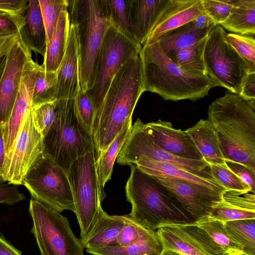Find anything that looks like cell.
Returning a JSON list of instances; mask_svg holds the SVG:
<instances>
[{
  "mask_svg": "<svg viewBox=\"0 0 255 255\" xmlns=\"http://www.w3.org/2000/svg\"><path fill=\"white\" fill-rule=\"evenodd\" d=\"M56 94V72L46 71L40 65L33 92L32 107L57 100Z\"/></svg>",
  "mask_w": 255,
  "mask_h": 255,
  "instance_id": "e575fe53",
  "label": "cell"
},
{
  "mask_svg": "<svg viewBox=\"0 0 255 255\" xmlns=\"http://www.w3.org/2000/svg\"><path fill=\"white\" fill-rule=\"evenodd\" d=\"M135 165L143 172L152 176L185 180L220 191L227 190L215 179L196 175L172 163L143 158L139 160Z\"/></svg>",
  "mask_w": 255,
  "mask_h": 255,
  "instance_id": "cb8c5ba5",
  "label": "cell"
},
{
  "mask_svg": "<svg viewBox=\"0 0 255 255\" xmlns=\"http://www.w3.org/2000/svg\"><path fill=\"white\" fill-rule=\"evenodd\" d=\"M141 47L131 35L111 21L98 55L93 86L87 92L93 101L95 117L100 111L113 79L123 65L139 54Z\"/></svg>",
  "mask_w": 255,
  "mask_h": 255,
  "instance_id": "52a82bcc",
  "label": "cell"
},
{
  "mask_svg": "<svg viewBox=\"0 0 255 255\" xmlns=\"http://www.w3.org/2000/svg\"><path fill=\"white\" fill-rule=\"evenodd\" d=\"M143 125L137 119L132 126L130 135L117 156L119 164L130 166L141 159L148 158L172 163L196 175L214 179L205 160L185 159L166 151L153 142L144 130Z\"/></svg>",
  "mask_w": 255,
  "mask_h": 255,
  "instance_id": "7c38bea8",
  "label": "cell"
},
{
  "mask_svg": "<svg viewBox=\"0 0 255 255\" xmlns=\"http://www.w3.org/2000/svg\"><path fill=\"white\" fill-rule=\"evenodd\" d=\"M194 26L199 29L209 28L215 25L213 20L204 11L192 21Z\"/></svg>",
  "mask_w": 255,
  "mask_h": 255,
  "instance_id": "f907efd6",
  "label": "cell"
},
{
  "mask_svg": "<svg viewBox=\"0 0 255 255\" xmlns=\"http://www.w3.org/2000/svg\"><path fill=\"white\" fill-rule=\"evenodd\" d=\"M161 255H183L179 254L177 252H176L175 251H172V250L164 249V250Z\"/></svg>",
  "mask_w": 255,
  "mask_h": 255,
  "instance_id": "11a10c76",
  "label": "cell"
},
{
  "mask_svg": "<svg viewBox=\"0 0 255 255\" xmlns=\"http://www.w3.org/2000/svg\"><path fill=\"white\" fill-rule=\"evenodd\" d=\"M130 167L126 193L131 210L124 215L127 219L153 231L165 225L193 223L177 200L153 176L135 164Z\"/></svg>",
  "mask_w": 255,
  "mask_h": 255,
  "instance_id": "277c9868",
  "label": "cell"
},
{
  "mask_svg": "<svg viewBox=\"0 0 255 255\" xmlns=\"http://www.w3.org/2000/svg\"><path fill=\"white\" fill-rule=\"evenodd\" d=\"M127 219V223L121 230L117 237V246H126L136 242L141 238L146 230L128 219Z\"/></svg>",
  "mask_w": 255,
  "mask_h": 255,
  "instance_id": "7bdbcfd3",
  "label": "cell"
},
{
  "mask_svg": "<svg viewBox=\"0 0 255 255\" xmlns=\"http://www.w3.org/2000/svg\"><path fill=\"white\" fill-rule=\"evenodd\" d=\"M70 22L77 28L79 48V76L82 91L93 86L99 52L111 24L106 0H69Z\"/></svg>",
  "mask_w": 255,
  "mask_h": 255,
  "instance_id": "5b68a950",
  "label": "cell"
},
{
  "mask_svg": "<svg viewBox=\"0 0 255 255\" xmlns=\"http://www.w3.org/2000/svg\"><path fill=\"white\" fill-rule=\"evenodd\" d=\"M227 167L255 193V172L239 163L225 160Z\"/></svg>",
  "mask_w": 255,
  "mask_h": 255,
  "instance_id": "f6af8a7d",
  "label": "cell"
},
{
  "mask_svg": "<svg viewBox=\"0 0 255 255\" xmlns=\"http://www.w3.org/2000/svg\"><path fill=\"white\" fill-rule=\"evenodd\" d=\"M25 24L24 15L0 11V35L19 33Z\"/></svg>",
  "mask_w": 255,
  "mask_h": 255,
  "instance_id": "ee69618b",
  "label": "cell"
},
{
  "mask_svg": "<svg viewBox=\"0 0 255 255\" xmlns=\"http://www.w3.org/2000/svg\"><path fill=\"white\" fill-rule=\"evenodd\" d=\"M3 128L0 126V182H3L2 176L6 158L5 145Z\"/></svg>",
  "mask_w": 255,
  "mask_h": 255,
  "instance_id": "f5cc1de1",
  "label": "cell"
},
{
  "mask_svg": "<svg viewBox=\"0 0 255 255\" xmlns=\"http://www.w3.org/2000/svg\"><path fill=\"white\" fill-rule=\"evenodd\" d=\"M153 177L177 200L193 223L209 217L222 198L223 191L185 180Z\"/></svg>",
  "mask_w": 255,
  "mask_h": 255,
  "instance_id": "5bb4252c",
  "label": "cell"
},
{
  "mask_svg": "<svg viewBox=\"0 0 255 255\" xmlns=\"http://www.w3.org/2000/svg\"><path fill=\"white\" fill-rule=\"evenodd\" d=\"M239 95L255 109V72L247 74L242 83Z\"/></svg>",
  "mask_w": 255,
  "mask_h": 255,
  "instance_id": "7dc6e473",
  "label": "cell"
},
{
  "mask_svg": "<svg viewBox=\"0 0 255 255\" xmlns=\"http://www.w3.org/2000/svg\"><path fill=\"white\" fill-rule=\"evenodd\" d=\"M226 33L219 24L208 31L203 51L206 75L219 86L239 94L247 74L255 71L226 40Z\"/></svg>",
  "mask_w": 255,
  "mask_h": 255,
  "instance_id": "30bf717a",
  "label": "cell"
},
{
  "mask_svg": "<svg viewBox=\"0 0 255 255\" xmlns=\"http://www.w3.org/2000/svg\"><path fill=\"white\" fill-rule=\"evenodd\" d=\"M185 130L208 164L226 165L216 131L209 120L201 119Z\"/></svg>",
  "mask_w": 255,
  "mask_h": 255,
  "instance_id": "484cf974",
  "label": "cell"
},
{
  "mask_svg": "<svg viewBox=\"0 0 255 255\" xmlns=\"http://www.w3.org/2000/svg\"><path fill=\"white\" fill-rule=\"evenodd\" d=\"M225 39L255 71V36L227 32Z\"/></svg>",
  "mask_w": 255,
  "mask_h": 255,
  "instance_id": "74e56055",
  "label": "cell"
},
{
  "mask_svg": "<svg viewBox=\"0 0 255 255\" xmlns=\"http://www.w3.org/2000/svg\"><path fill=\"white\" fill-rule=\"evenodd\" d=\"M168 0H130V20L133 38L145 43Z\"/></svg>",
  "mask_w": 255,
  "mask_h": 255,
  "instance_id": "7402d4cb",
  "label": "cell"
},
{
  "mask_svg": "<svg viewBox=\"0 0 255 255\" xmlns=\"http://www.w3.org/2000/svg\"><path fill=\"white\" fill-rule=\"evenodd\" d=\"M70 25L68 9H64L60 12L56 29L46 45L44 61L41 65L46 71H57L65 52Z\"/></svg>",
  "mask_w": 255,
  "mask_h": 255,
  "instance_id": "f1b7e54d",
  "label": "cell"
},
{
  "mask_svg": "<svg viewBox=\"0 0 255 255\" xmlns=\"http://www.w3.org/2000/svg\"><path fill=\"white\" fill-rule=\"evenodd\" d=\"M39 66L32 59L24 66L14 105L9 120L3 128L6 156L11 150L21 125L31 109L33 92Z\"/></svg>",
  "mask_w": 255,
  "mask_h": 255,
  "instance_id": "ac0fdd59",
  "label": "cell"
},
{
  "mask_svg": "<svg viewBox=\"0 0 255 255\" xmlns=\"http://www.w3.org/2000/svg\"><path fill=\"white\" fill-rule=\"evenodd\" d=\"M57 100L31 107L33 123L37 130L44 137L51 128L55 116Z\"/></svg>",
  "mask_w": 255,
  "mask_h": 255,
  "instance_id": "f35d334b",
  "label": "cell"
},
{
  "mask_svg": "<svg viewBox=\"0 0 255 255\" xmlns=\"http://www.w3.org/2000/svg\"><path fill=\"white\" fill-rule=\"evenodd\" d=\"M233 240L248 255H255V219H240L224 222Z\"/></svg>",
  "mask_w": 255,
  "mask_h": 255,
  "instance_id": "d6a6232c",
  "label": "cell"
},
{
  "mask_svg": "<svg viewBox=\"0 0 255 255\" xmlns=\"http://www.w3.org/2000/svg\"><path fill=\"white\" fill-rule=\"evenodd\" d=\"M206 37L192 45L177 51L170 59L181 69L189 73L207 76L203 60Z\"/></svg>",
  "mask_w": 255,
  "mask_h": 255,
  "instance_id": "1f68e13d",
  "label": "cell"
},
{
  "mask_svg": "<svg viewBox=\"0 0 255 255\" xmlns=\"http://www.w3.org/2000/svg\"><path fill=\"white\" fill-rule=\"evenodd\" d=\"M28 0H0V11L22 15L25 11Z\"/></svg>",
  "mask_w": 255,
  "mask_h": 255,
  "instance_id": "c3c4849f",
  "label": "cell"
},
{
  "mask_svg": "<svg viewBox=\"0 0 255 255\" xmlns=\"http://www.w3.org/2000/svg\"><path fill=\"white\" fill-rule=\"evenodd\" d=\"M229 255H248L245 254L243 252H240V253L230 254Z\"/></svg>",
  "mask_w": 255,
  "mask_h": 255,
  "instance_id": "9f6ffc18",
  "label": "cell"
},
{
  "mask_svg": "<svg viewBox=\"0 0 255 255\" xmlns=\"http://www.w3.org/2000/svg\"><path fill=\"white\" fill-rule=\"evenodd\" d=\"M19 35V33L8 35H0V58L5 56L10 50Z\"/></svg>",
  "mask_w": 255,
  "mask_h": 255,
  "instance_id": "681fc988",
  "label": "cell"
},
{
  "mask_svg": "<svg viewBox=\"0 0 255 255\" xmlns=\"http://www.w3.org/2000/svg\"><path fill=\"white\" fill-rule=\"evenodd\" d=\"M43 138L34 126L31 109L21 125L11 150L6 156L3 182L7 181L14 185L22 184L28 170L43 152Z\"/></svg>",
  "mask_w": 255,
  "mask_h": 255,
  "instance_id": "4fadbf2b",
  "label": "cell"
},
{
  "mask_svg": "<svg viewBox=\"0 0 255 255\" xmlns=\"http://www.w3.org/2000/svg\"><path fill=\"white\" fill-rule=\"evenodd\" d=\"M43 143V153L67 174L71 164L94 145L76 116L75 99L57 100L55 118Z\"/></svg>",
  "mask_w": 255,
  "mask_h": 255,
  "instance_id": "8992f818",
  "label": "cell"
},
{
  "mask_svg": "<svg viewBox=\"0 0 255 255\" xmlns=\"http://www.w3.org/2000/svg\"><path fill=\"white\" fill-rule=\"evenodd\" d=\"M32 199L61 213L75 212V203L67 173L43 152L31 165L22 184Z\"/></svg>",
  "mask_w": 255,
  "mask_h": 255,
  "instance_id": "8fae6325",
  "label": "cell"
},
{
  "mask_svg": "<svg viewBox=\"0 0 255 255\" xmlns=\"http://www.w3.org/2000/svg\"><path fill=\"white\" fill-rule=\"evenodd\" d=\"M9 185L0 182V203L11 205L25 199L16 186Z\"/></svg>",
  "mask_w": 255,
  "mask_h": 255,
  "instance_id": "bcb514c9",
  "label": "cell"
},
{
  "mask_svg": "<svg viewBox=\"0 0 255 255\" xmlns=\"http://www.w3.org/2000/svg\"><path fill=\"white\" fill-rule=\"evenodd\" d=\"M210 28L199 29L191 21L163 34L154 42L158 44L164 53L170 59L177 51L205 38Z\"/></svg>",
  "mask_w": 255,
  "mask_h": 255,
  "instance_id": "4316f807",
  "label": "cell"
},
{
  "mask_svg": "<svg viewBox=\"0 0 255 255\" xmlns=\"http://www.w3.org/2000/svg\"><path fill=\"white\" fill-rule=\"evenodd\" d=\"M56 74L57 100L75 99L81 88L78 31L77 26L72 22L65 52Z\"/></svg>",
  "mask_w": 255,
  "mask_h": 255,
  "instance_id": "d6986e66",
  "label": "cell"
},
{
  "mask_svg": "<svg viewBox=\"0 0 255 255\" xmlns=\"http://www.w3.org/2000/svg\"><path fill=\"white\" fill-rule=\"evenodd\" d=\"M237 0H202L204 12L215 24H220L228 17L231 9Z\"/></svg>",
  "mask_w": 255,
  "mask_h": 255,
  "instance_id": "b9f144b4",
  "label": "cell"
},
{
  "mask_svg": "<svg viewBox=\"0 0 255 255\" xmlns=\"http://www.w3.org/2000/svg\"><path fill=\"white\" fill-rule=\"evenodd\" d=\"M220 25L233 33L255 36V0H237L227 18Z\"/></svg>",
  "mask_w": 255,
  "mask_h": 255,
  "instance_id": "4dcf8cb0",
  "label": "cell"
},
{
  "mask_svg": "<svg viewBox=\"0 0 255 255\" xmlns=\"http://www.w3.org/2000/svg\"><path fill=\"white\" fill-rule=\"evenodd\" d=\"M29 212L41 255H84L80 239L74 234L67 218L49 206L30 199Z\"/></svg>",
  "mask_w": 255,
  "mask_h": 255,
  "instance_id": "9c48e42d",
  "label": "cell"
},
{
  "mask_svg": "<svg viewBox=\"0 0 255 255\" xmlns=\"http://www.w3.org/2000/svg\"><path fill=\"white\" fill-rule=\"evenodd\" d=\"M132 126L131 120L117 135L108 148L96 159V172L101 202L106 196L104 191L105 184L111 178L114 164L119 152L130 135Z\"/></svg>",
  "mask_w": 255,
  "mask_h": 255,
  "instance_id": "83f0119b",
  "label": "cell"
},
{
  "mask_svg": "<svg viewBox=\"0 0 255 255\" xmlns=\"http://www.w3.org/2000/svg\"><path fill=\"white\" fill-rule=\"evenodd\" d=\"M210 218L223 222L255 219V194L251 192L226 190L214 208Z\"/></svg>",
  "mask_w": 255,
  "mask_h": 255,
  "instance_id": "44dd1931",
  "label": "cell"
},
{
  "mask_svg": "<svg viewBox=\"0 0 255 255\" xmlns=\"http://www.w3.org/2000/svg\"><path fill=\"white\" fill-rule=\"evenodd\" d=\"M164 249L183 255H229L195 223L169 225L157 229Z\"/></svg>",
  "mask_w": 255,
  "mask_h": 255,
  "instance_id": "9a60e30c",
  "label": "cell"
},
{
  "mask_svg": "<svg viewBox=\"0 0 255 255\" xmlns=\"http://www.w3.org/2000/svg\"><path fill=\"white\" fill-rule=\"evenodd\" d=\"M208 164L212 177L227 190L252 192L250 187L232 172L226 165Z\"/></svg>",
  "mask_w": 255,
  "mask_h": 255,
  "instance_id": "60d3db41",
  "label": "cell"
},
{
  "mask_svg": "<svg viewBox=\"0 0 255 255\" xmlns=\"http://www.w3.org/2000/svg\"><path fill=\"white\" fill-rule=\"evenodd\" d=\"M0 255H22L0 233Z\"/></svg>",
  "mask_w": 255,
  "mask_h": 255,
  "instance_id": "816d5d0a",
  "label": "cell"
},
{
  "mask_svg": "<svg viewBox=\"0 0 255 255\" xmlns=\"http://www.w3.org/2000/svg\"><path fill=\"white\" fill-rule=\"evenodd\" d=\"M96 158L94 145L76 159L67 172L81 239L89 233L103 211L96 172Z\"/></svg>",
  "mask_w": 255,
  "mask_h": 255,
  "instance_id": "ba28073f",
  "label": "cell"
},
{
  "mask_svg": "<svg viewBox=\"0 0 255 255\" xmlns=\"http://www.w3.org/2000/svg\"><path fill=\"white\" fill-rule=\"evenodd\" d=\"M195 223L229 254L243 252L241 247L228 233L223 222L208 217Z\"/></svg>",
  "mask_w": 255,
  "mask_h": 255,
  "instance_id": "836d02e7",
  "label": "cell"
},
{
  "mask_svg": "<svg viewBox=\"0 0 255 255\" xmlns=\"http://www.w3.org/2000/svg\"><path fill=\"white\" fill-rule=\"evenodd\" d=\"M144 92L139 54L123 65L116 74L95 117L93 139L96 158L132 120L137 102Z\"/></svg>",
  "mask_w": 255,
  "mask_h": 255,
  "instance_id": "7a4b0ae2",
  "label": "cell"
},
{
  "mask_svg": "<svg viewBox=\"0 0 255 255\" xmlns=\"http://www.w3.org/2000/svg\"><path fill=\"white\" fill-rule=\"evenodd\" d=\"M255 111L239 94L227 90L209 106L208 120L216 131L225 160L255 172Z\"/></svg>",
  "mask_w": 255,
  "mask_h": 255,
  "instance_id": "6da1fadb",
  "label": "cell"
},
{
  "mask_svg": "<svg viewBox=\"0 0 255 255\" xmlns=\"http://www.w3.org/2000/svg\"><path fill=\"white\" fill-rule=\"evenodd\" d=\"M46 34V45L56 29L60 12L68 9V0H39Z\"/></svg>",
  "mask_w": 255,
  "mask_h": 255,
  "instance_id": "d590c367",
  "label": "cell"
},
{
  "mask_svg": "<svg viewBox=\"0 0 255 255\" xmlns=\"http://www.w3.org/2000/svg\"><path fill=\"white\" fill-rule=\"evenodd\" d=\"M76 116L87 133L93 137V125L96 113L90 95L81 90L75 98Z\"/></svg>",
  "mask_w": 255,
  "mask_h": 255,
  "instance_id": "8d00e7d4",
  "label": "cell"
},
{
  "mask_svg": "<svg viewBox=\"0 0 255 255\" xmlns=\"http://www.w3.org/2000/svg\"><path fill=\"white\" fill-rule=\"evenodd\" d=\"M106 1L111 21L133 37L130 20V0H106Z\"/></svg>",
  "mask_w": 255,
  "mask_h": 255,
  "instance_id": "ab89813d",
  "label": "cell"
},
{
  "mask_svg": "<svg viewBox=\"0 0 255 255\" xmlns=\"http://www.w3.org/2000/svg\"><path fill=\"white\" fill-rule=\"evenodd\" d=\"M139 56L145 92L156 93L165 100L195 101L219 86L208 76L193 75L181 69L156 42L142 46Z\"/></svg>",
  "mask_w": 255,
  "mask_h": 255,
  "instance_id": "3957f363",
  "label": "cell"
},
{
  "mask_svg": "<svg viewBox=\"0 0 255 255\" xmlns=\"http://www.w3.org/2000/svg\"><path fill=\"white\" fill-rule=\"evenodd\" d=\"M204 11L202 0H168L144 45L154 43L163 34L192 21Z\"/></svg>",
  "mask_w": 255,
  "mask_h": 255,
  "instance_id": "ffe728a7",
  "label": "cell"
},
{
  "mask_svg": "<svg viewBox=\"0 0 255 255\" xmlns=\"http://www.w3.org/2000/svg\"><path fill=\"white\" fill-rule=\"evenodd\" d=\"M31 51L19 34L6 55V61L0 79V126L7 124L19 89L24 66L32 59Z\"/></svg>",
  "mask_w": 255,
  "mask_h": 255,
  "instance_id": "2e32d148",
  "label": "cell"
},
{
  "mask_svg": "<svg viewBox=\"0 0 255 255\" xmlns=\"http://www.w3.org/2000/svg\"><path fill=\"white\" fill-rule=\"evenodd\" d=\"M24 13L25 24L19 31L20 36L31 51L44 56L46 34L39 0H28Z\"/></svg>",
  "mask_w": 255,
  "mask_h": 255,
  "instance_id": "d4e9b609",
  "label": "cell"
},
{
  "mask_svg": "<svg viewBox=\"0 0 255 255\" xmlns=\"http://www.w3.org/2000/svg\"><path fill=\"white\" fill-rule=\"evenodd\" d=\"M128 220L124 215H109L104 210L89 233L81 239L84 249L117 246V238Z\"/></svg>",
  "mask_w": 255,
  "mask_h": 255,
  "instance_id": "603a6c76",
  "label": "cell"
},
{
  "mask_svg": "<svg viewBox=\"0 0 255 255\" xmlns=\"http://www.w3.org/2000/svg\"><path fill=\"white\" fill-rule=\"evenodd\" d=\"M163 243L156 231L146 229L136 242L126 246L86 250L92 255H161Z\"/></svg>",
  "mask_w": 255,
  "mask_h": 255,
  "instance_id": "f546056e",
  "label": "cell"
},
{
  "mask_svg": "<svg viewBox=\"0 0 255 255\" xmlns=\"http://www.w3.org/2000/svg\"><path fill=\"white\" fill-rule=\"evenodd\" d=\"M6 61V55L0 58V79L1 77Z\"/></svg>",
  "mask_w": 255,
  "mask_h": 255,
  "instance_id": "db71d44e",
  "label": "cell"
},
{
  "mask_svg": "<svg viewBox=\"0 0 255 255\" xmlns=\"http://www.w3.org/2000/svg\"><path fill=\"white\" fill-rule=\"evenodd\" d=\"M143 128L153 142L166 151L185 159L205 160L186 130L173 128L171 123L159 120L143 124Z\"/></svg>",
  "mask_w": 255,
  "mask_h": 255,
  "instance_id": "e0dca14e",
  "label": "cell"
}]
</instances>
